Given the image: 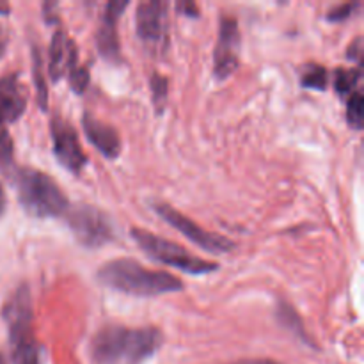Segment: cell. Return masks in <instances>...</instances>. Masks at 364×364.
Segmentation results:
<instances>
[{"instance_id":"obj_1","label":"cell","mask_w":364,"mask_h":364,"mask_svg":"<svg viewBox=\"0 0 364 364\" xmlns=\"http://www.w3.org/2000/svg\"><path fill=\"white\" fill-rule=\"evenodd\" d=\"M162 343L164 334L155 327L107 326L92 338L91 358L96 364H141L153 358Z\"/></svg>"},{"instance_id":"obj_2","label":"cell","mask_w":364,"mask_h":364,"mask_svg":"<svg viewBox=\"0 0 364 364\" xmlns=\"http://www.w3.org/2000/svg\"><path fill=\"white\" fill-rule=\"evenodd\" d=\"M98 279L105 287L134 297H156L183 290V283L173 274L149 270L128 258L103 263L98 270Z\"/></svg>"},{"instance_id":"obj_3","label":"cell","mask_w":364,"mask_h":364,"mask_svg":"<svg viewBox=\"0 0 364 364\" xmlns=\"http://www.w3.org/2000/svg\"><path fill=\"white\" fill-rule=\"evenodd\" d=\"M18 199L25 212L31 215L46 219L66 213L68 198L57 181L36 169H16L13 173Z\"/></svg>"},{"instance_id":"obj_4","label":"cell","mask_w":364,"mask_h":364,"mask_svg":"<svg viewBox=\"0 0 364 364\" xmlns=\"http://www.w3.org/2000/svg\"><path fill=\"white\" fill-rule=\"evenodd\" d=\"M132 238L137 242V245L146 255H149V258L164 263L167 267H173V269L183 270L187 274L201 276V274L215 272L219 269L217 263L208 262V259L196 258V256H192L181 245L173 244L169 240H164L162 237H156V235L141 230V228H134L132 230Z\"/></svg>"},{"instance_id":"obj_5","label":"cell","mask_w":364,"mask_h":364,"mask_svg":"<svg viewBox=\"0 0 364 364\" xmlns=\"http://www.w3.org/2000/svg\"><path fill=\"white\" fill-rule=\"evenodd\" d=\"M71 233L84 247H102L114 238V226L105 212L91 205H77L66 210Z\"/></svg>"},{"instance_id":"obj_6","label":"cell","mask_w":364,"mask_h":364,"mask_svg":"<svg viewBox=\"0 0 364 364\" xmlns=\"http://www.w3.org/2000/svg\"><path fill=\"white\" fill-rule=\"evenodd\" d=\"M137 36L149 53L162 55L169 43V6L160 0H146L135 14Z\"/></svg>"},{"instance_id":"obj_7","label":"cell","mask_w":364,"mask_h":364,"mask_svg":"<svg viewBox=\"0 0 364 364\" xmlns=\"http://www.w3.org/2000/svg\"><path fill=\"white\" fill-rule=\"evenodd\" d=\"M153 208H155V212L159 213L166 223H169L171 226L176 228L185 238L194 242V244L198 245V247H201L203 251L212 252V255H223V252H230L231 249L235 247V244L230 238L201 230V226H198L194 220L185 217L183 213H180L178 210H174L173 206L166 205V203H155Z\"/></svg>"},{"instance_id":"obj_8","label":"cell","mask_w":364,"mask_h":364,"mask_svg":"<svg viewBox=\"0 0 364 364\" xmlns=\"http://www.w3.org/2000/svg\"><path fill=\"white\" fill-rule=\"evenodd\" d=\"M2 318L7 326L11 345L32 340V295L27 284H21L6 301L2 308Z\"/></svg>"},{"instance_id":"obj_9","label":"cell","mask_w":364,"mask_h":364,"mask_svg":"<svg viewBox=\"0 0 364 364\" xmlns=\"http://www.w3.org/2000/svg\"><path fill=\"white\" fill-rule=\"evenodd\" d=\"M50 135L53 141V153L57 160L71 173H80L87 164L75 128L63 117L55 116L50 121Z\"/></svg>"},{"instance_id":"obj_10","label":"cell","mask_w":364,"mask_h":364,"mask_svg":"<svg viewBox=\"0 0 364 364\" xmlns=\"http://www.w3.org/2000/svg\"><path fill=\"white\" fill-rule=\"evenodd\" d=\"M238 50H240V31L235 18L220 16L219 38L213 59V73L219 80L230 77L238 66Z\"/></svg>"},{"instance_id":"obj_11","label":"cell","mask_w":364,"mask_h":364,"mask_svg":"<svg viewBox=\"0 0 364 364\" xmlns=\"http://www.w3.org/2000/svg\"><path fill=\"white\" fill-rule=\"evenodd\" d=\"M128 2H109L103 9L102 25L96 34V45H98L100 53L103 59L112 60V63H119L121 59V48H119V38H117V20L127 9Z\"/></svg>"},{"instance_id":"obj_12","label":"cell","mask_w":364,"mask_h":364,"mask_svg":"<svg viewBox=\"0 0 364 364\" xmlns=\"http://www.w3.org/2000/svg\"><path fill=\"white\" fill-rule=\"evenodd\" d=\"M77 45L64 31L53 34L48 50V75L53 82H59L77 64Z\"/></svg>"},{"instance_id":"obj_13","label":"cell","mask_w":364,"mask_h":364,"mask_svg":"<svg viewBox=\"0 0 364 364\" xmlns=\"http://www.w3.org/2000/svg\"><path fill=\"white\" fill-rule=\"evenodd\" d=\"M27 109V91L16 73L0 78V127L20 119Z\"/></svg>"},{"instance_id":"obj_14","label":"cell","mask_w":364,"mask_h":364,"mask_svg":"<svg viewBox=\"0 0 364 364\" xmlns=\"http://www.w3.org/2000/svg\"><path fill=\"white\" fill-rule=\"evenodd\" d=\"M82 127H84L85 137L89 139V142H91V144L95 146V148L105 156V159H117V156H119L121 153L119 134H117L110 124L96 119V117L91 116V114H84Z\"/></svg>"},{"instance_id":"obj_15","label":"cell","mask_w":364,"mask_h":364,"mask_svg":"<svg viewBox=\"0 0 364 364\" xmlns=\"http://www.w3.org/2000/svg\"><path fill=\"white\" fill-rule=\"evenodd\" d=\"M359 80H361L359 68H338L334 71V89L341 96L352 95Z\"/></svg>"},{"instance_id":"obj_16","label":"cell","mask_w":364,"mask_h":364,"mask_svg":"<svg viewBox=\"0 0 364 364\" xmlns=\"http://www.w3.org/2000/svg\"><path fill=\"white\" fill-rule=\"evenodd\" d=\"M327 78H329V75H327L326 68L320 66V64H308L301 73V84L304 87L323 91L327 87Z\"/></svg>"},{"instance_id":"obj_17","label":"cell","mask_w":364,"mask_h":364,"mask_svg":"<svg viewBox=\"0 0 364 364\" xmlns=\"http://www.w3.org/2000/svg\"><path fill=\"white\" fill-rule=\"evenodd\" d=\"M347 123L354 130H361L364 123V96L361 91H354L347 100Z\"/></svg>"},{"instance_id":"obj_18","label":"cell","mask_w":364,"mask_h":364,"mask_svg":"<svg viewBox=\"0 0 364 364\" xmlns=\"http://www.w3.org/2000/svg\"><path fill=\"white\" fill-rule=\"evenodd\" d=\"M32 75H34V84L38 89V100L43 110H46V82L43 78V59L38 46H32Z\"/></svg>"},{"instance_id":"obj_19","label":"cell","mask_w":364,"mask_h":364,"mask_svg":"<svg viewBox=\"0 0 364 364\" xmlns=\"http://www.w3.org/2000/svg\"><path fill=\"white\" fill-rule=\"evenodd\" d=\"M13 139L7 134V130L4 127H0V169H4L6 173L13 171Z\"/></svg>"},{"instance_id":"obj_20","label":"cell","mask_w":364,"mask_h":364,"mask_svg":"<svg viewBox=\"0 0 364 364\" xmlns=\"http://www.w3.org/2000/svg\"><path fill=\"white\" fill-rule=\"evenodd\" d=\"M149 84H151L153 103H155L156 110L162 112L164 105H166V98H167V78L159 73H153L151 78H149Z\"/></svg>"},{"instance_id":"obj_21","label":"cell","mask_w":364,"mask_h":364,"mask_svg":"<svg viewBox=\"0 0 364 364\" xmlns=\"http://www.w3.org/2000/svg\"><path fill=\"white\" fill-rule=\"evenodd\" d=\"M277 318H281V322H283L284 326L294 329L297 334H302V336H304V329H302L301 320L297 318V313H295L290 306L279 304V308H277Z\"/></svg>"},{"instance_id":"obj_22","label":"cell","mask_w":364,"mask_h":364,"mask_svg":"<svg viewBox=\"0 0 364 364\" xmlns=\"http://www.w3.org/2000/svg\"><path fill=\"white\" fill-rule=\"evenodd\" d=\"M68 78H70V84H71V89H73L75 92H84L85 89H87V84H89V71L85 70V68L82 66H75L73 70L68 73Z\"/></svg>"},{"instance_id":"obj_23","label":"cell","mask_w":364,"mask_h":364,"mask_svg":"<svg viewBox=\"0 0 364 364\" xmlns=\"http://www.w3.org/2000/svg\"><path fill=\"white\" fill-rule=\"evenodd\" d=\"M359 4L354 2V4H343V6H336L333 7V9L329 11V14H327V20L331 21H341L345 20V18L352 16V13H354V9H358Z\"/></svg>"},{"instance_id":"obj_24","label":"cell","mask_w":364,"mask_h":364,"mask_svg":"<svg viewBox=\"0 0 364 364\" xmlns=\"http://www.w3.org/2000/svg\"><path fill=\"white\" fill-rule=\"evenodd\" d=\"M347 55H348V59H354V60H358V63L361 60V57H363V39L361 38H358L354 43H352V46L348 48Z\"/></svg>"},{"instance_id":"obj_25","label":"cell","mask_w":364,"mask_h":364,"mask_svg":"<svg viewBox=\"0 0 364 364\" xmlns=\"http://www.w3.org/2000/svg\"><path fill=\"white\" fill-rule=\"evenodd\" d=\"M178 11H187V16H198L199 9L196 4L191 2H183V4H178Z\"/></svg>"},{"instance_id":"obj_26","label":"cell","mask_w":364,"mask_h":364,"mask_svg":"<svg viewBox=\"0 0 364 364\" xmlns=\"http://www.w3.org/2000/svg\"><path fill=\"white\" fill-rule=\"evenodd\" d=\"M233 364H279V363L270 361V359H242V361H237Z\"/></svg>"},{"instance_id":"obj_27","label":"cell","mask_w":364,"mask_h":364,"mask_svg":"<svg viewBox=\"0 0 364 364\" xmlns=\"http://www.w3.org/2000/svg\"><path fill=\"white\" fill-rule=\"evenodd\" d=\"M6 48H7V34L2 28V25H0V59H2L4 53H6Z\"/></svg>"},{"instance_id":"obj_28","label":"cell","mask_w":364,"mask_h":364,"mask_svg":"<svg viewBox=\"0 0 364 364\" xmlns=\"http://www.w3.org/2000/svg\"><path fill=\"white\" fill-rule=\"evenodd\" d=\"M6 208H7V196H6V191H4V185L0 183V217L6 213Z\"/></svg>"},{"instance_id":"obj_29","label":"cell","mask_w":364,"mask_h":364,"mask_svg":"<svg viewBox=\"0 0 364 364\" xmlns=\"http://www.w3.org/2000/svg\"><path fill=\"white\" fill-rule=\"evenodd\" d=\"M0 364H7V361H6V358H4L2 354H0Z\"/></svg>"}]
</instances>
